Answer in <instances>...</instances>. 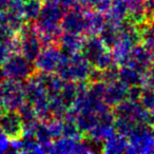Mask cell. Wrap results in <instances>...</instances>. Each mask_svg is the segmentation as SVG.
<instances>
[{
  "mask_svg": "<svg viewBox=\"0 0 154 154\" xmlns=\"http://www.w3.org/2000/svg\"><path fill=\"white\" fill-rule=\"evenodd\" d=\"M128 143V137L116 132L115 134H113L103 141V152L109 154L122 153V152L126 153Z\"/></svg>",
  "mask_w": 154,
  "mask_h": 154,
  "instance_id": "15",
  "label": "cell"
},
{
  "mask_svg": "<svg viewBox=\"0 0 154 154\" xmlns=\"http://www.w3.org/2000/svg\"><path fill=\"white\" fill-rule=\"evenodd\" d=\"M153 20H154V16H153Z\"/></svg>",
  "mask_w": 154,
  "mask_h": 154,
  "instance_id": "42",
  "label": "cell"
},
{
  "mask_svg": "<svg viewBox=\"0 0 154 154\" xmlns=\"http://www.w3.org/2000/svg\"><path fill=\"white\" fill-rule=\"evenodd\" d=\"M62 136L69 137L74 140L78 141L84 138V133L78 129L76 122H64L63 124V133Z\"/></svg>",
  "mask_w": 154,
  "mask_h": 154,
  "instance_id": "27",
  "label": "cell"
},
{
  "mask_svg": "<svg viewBox=\"0 0 154 154\" xmlns=\"http://www.w3.org/2000/svg\"><path fill=\"white\" fill-rule=\"evenodd\" d=\"M2 75L5 78L24 82L35 74L36 68L33 61L20 53H13L2 63Z\"/></svg>",
  "mask_w": 154,
  "mask_h": 154,
  "instance_id": "2",
  "label": "cell"
},
{
  "mask_svg": "<svg viewBox=\"0 0 154 154\" xmlns=\"http://www.w3.org/2000/svg\"><path fill=\"white\" fill-rule=\"evenodd\" d=\"M118 79H119V68H118V66L114 64L106 70H103L101 80L105 82L106 84H110V82H113Z\"/></svg>",
  "mask_w": 154,
  "mask_h": 154,
  "instance_id": "30",
  "label": "cell"
},
{
  "mask_svg": "<svg viewBox=\"0 0 154 154\" xmlns=\"http://www.w3.org/2000/svg\"><path fill=\"white\" fill-rule=\"evenodd\" d=\"M17 111H18V113L20 114V116H21L22 120H23L24 127L32 126V125L36 124L39 120L38 117H37L35 108L33 107L32 103H30L29 101H26Z\"/></svg>",
  "mask_w": 154,
  "mask_h": 154,
  "instance_id": "23",
  "label": "cell"
},
{
  "mask_svg": "<svg viewBox=\"0 0 154 154\" xmlns=\"http://www.w3.org/2000/svg\"><path fill=\"white\" fill-rule=\"evenodd\" d=\"M64 13L66 10L54 1L43 2L40 14L34 23L38 33H47L61 37L63 30L60 22Z\"/></svg>",
  "mask_w": 154,
  "mask_h": 154,
  "instance_id": "1",
  "label": "cell"
},
{
  "mask_svg": "<svg viewBox=\"0 0 154 154\" xmlns=\"http://www.w3.org/2000/svg\"><path fill=\"white\" fill-rule=\"evenodd\" d=\"M126 66H131L141 73H146L152 66V52L143 45L138 43L131 51Z\"/></svg>",
  "mask_w": 154,
  "mask_h": 154,
  "instance_id": "8",
  "label": "cell"
},
{
  "mask_svg": "<svg viewBox=\"0 0 154 154\" xmlns=\"http://www.w3.org/2000/svg\"><path fill=\"white\" fill-rule=\"evenodd\" d=\"M116 133L114 128V125H105V124H97L89 133H87L88 137L96 140L105 141L107 138L112 136Z\"/></svg>",
  "mask_w": 154,
  "mask_h": 154,
  "instance_id": "21",
  "label": "cell"
},
{
  "mask_svg": "<svg viewBox=\"0 0 154 154\" xmlns=\"http://www.w3.org/2000/svg\"><path fill=\"white\" fill-rule=\"evenodd\" d=\"M143 87L140 85H136V86H131L128 89V94H127V98L130 100L139 101L140 96L143 94Z\"/></svg>",
  "mask_w": 154,
  "mask_h": 154,
  "instance_id": "31",
  "label": "cell"
},
{
  "mask_svg": "<svg viewBox=\"0 0 154 154\" xmlns=\"http://www.w3.org/2000/svg\"><path fill=\"white\" fill-rule=\"evenodd\" d=\"M75 145H76V140L69 138V137L61 136L57 139H54V141H52L50 153H74Z\"/></svg>",
  "mask_w": 154,
  "mask_h": 154,
  "instance_id": "19",
  "label": "cell"
},
{
  "mask_svg": "<svg viewBox=\"0 0 154 154\" xmlns=\"http://www.w3.org/2000/svg\"><path fill=\"white\" fill-rule=\"evenodd\" d=\"M143 88H150L154 89V66L150 68L147 72L143 74Z\"/></svg>",
  "mask_w": 154,
  "mask_h": 154,
  "instance_id": "32",
  "label": "cell"
},
{
  "mask_svg": "<svg viewBox=\"0 0 154 154\" xmlns=\"http://www.w3.org/2000/svg\"><path fill=\"white\" fill-rule=\"evenodd\" d=\"M112 3H113L112 0H100V1L96 5V7H95L94 9L96 10V11L100 12V13L107 14L108 12H109V10L111 9Z\"/></svg>",
  "mask_w": 154,
  "mask_h": 154,
  "instance_id": "34",
  "label": "cell"
},
{
  "mask_svg": "<svg viewBox=\"0 0 154 154\" xmlns=\"http://www.w3.org/2000/svg\"><path fill=\"white\" fill-rule=\"evenodd\" d=\"M10 147H11V139L0 130V153L10 151Z\"/></svg>",
  "mask_w": 154,
  "mask_h": 154,
  "instance_id": "33",
  "label": "cell"
},
{
  "mask_svg": "<svg viewBox=\"0 0 154 154\" xmlns=\"http://www.w3.org/2000/svg\"><path fill=\"white\" fill-rule=\"evenodd\" d=\"M75 122L78 129L87 134L98 124V116L95 113H78Z\"/></svg>",
  "mask_w": 154,
  "mask_h": 154,
  "instance_id": "20",
  "label": "cell"
},
{
  "mask_svg": "<svg viewBox=\"0 0 154 154\" xmlns=\"http://www.w3.org/2000/svg\"><path fill=\"white\" fill-rule=\"evenodd\" d=\"M137 122H134L133 119L128 117H116L115 122H114V128H115L116 132L119 133L122 135H125L126 137L129 136L131 131L135 127Z\"/></svg>",
  "mask_w": 154,
  "mask_h": 154,
  "instance_id": "25",
  "label": "cell"
},
{
  "mask_svg": "<svg viewBox=\"0 0 154 154\" xmlns=\"http://www.w3.org/2000/svg\"><path fill=\"white\" fill-rule=\"evenodd\" d=\"M143 74L145 73L139 72L129 66H122L119 68V80H122L128 87L136 85L143 86Z\"/></svg>",
  "mask_w": 154,
  "mask_h": 154,
  "instance_id": "16",
  "label": "cell"
},
{
  "mask_svg": "<svg viewBox=\"0 0 154 154\" xmlns=\"http://www.w3.org/2000/svg\"><path fill=\"white\" fill-rule=\"evenodd\" d=\"M129 15V7L127 5L126 0H118L113 1L111 9L106 14L108 22H111L116 26H119L122 23L124 20L128 18Z\"/></svg>",
  "mask_w": 154,
  "mask_h": 154,
  "instance_id": "14",
  "label": "cell"
},
{
  "mask_svg": "<svg viewBox=\"0 0 154 154\" xmlns=\"http://www.w3.org/2000/svg\"><path fill=\"white\" fill-rule=\"evenodd\" d=\"M99 37L106 47L112 50L119 39V26L107 21L103 30L99 33Z\"/></svg>",
  "mask_w": 154,
  "mask_h": 154,
  "instance_id": "17",
  "label": "cell"
},
{
  "mask_svg": "<svg viewBox=\"0 0 154 154\" xmlns=\"http://www.w3.org/2000/svg\"><path fill=\"white\" fill-rule=\"evenodd\" d=\"M43 5V0H26L22 16L26 22H34L38 18Z\"/></svg>",
  "mask_w": 154,
  "mask_h": 154,
  "instance_id": "18",
  "label": "cell"
},
{
  "mask_svg": "<svg viewBox=\"0 0 154 154\" xmlns=\"http://www.w3.org/2000/svg\"><path fill=\"white\" fill-rule=\"evenodd\" d=\"M147 0H126L127 5L129 7V11L138 9H145V2Z\"/></svg>",
  "mask_w": 154,
  "mask_h": 154,
  "instance_id": "35",
  "label": "cell"
},
{
  "mask_svg": "<svg viewBox=\"0 0 154 154\" xmlns=\"http://www.w3.org/2000/svg\"><path fill=\"white\" fill-rule=\"evenodd\" d=\"M108 48L105 45L100 37L97 35H92V36H87L85 38L84 45L82 48V53L86 56V58L94 64L96 59L107 50Z\"/></svg>",
  "mask_w": 154,
  "mask_h": 154,
  "instance_id": "11",
  "label": "cell"
},
{
  "mask_svg": "<svg viewBox=\"0 0 154 154\" xmlns=\"http://www.w3.org/2000/svg\"><path fill=\"white\" fill-rule=\"evenodd\" d=\"M0 74H2V69H1V66H0Z\"/></svg>",
  "mask_w": 154,
  "mask_h": 154,
  "instance_id": "40",
  "label": "cell"
},
{
  "mask_svg": "<svg viewBox=\"0 0 154 154\" xmlns=\"http://www.w3.org/2000/svg\"><path fill=\"white\" fill-rule=\"evenodd\" d=\"M112 1H118V0H112Z\"/></svg>",
  "mask_w": 154,
  "mask_h": 154,
  "instance_id": "41",
  "label": "cell"
},
{
  "mask_svg": "<svg viewBox=\"0 0 154 154\" xmlns=\"http://www.w3.org/2000/svg\"><path fill=\"white\" fill-rule=\"evenodd\" d=\"M107 22V18L103 13L98 11H92L88 10L85 13V32L87 36H92V35H99L100 31L105 26Z\"/></svg>",
  "mask_w": 154,
  "mask_h": 154,
  "instance_id": "12",
  "label": "cell"
},
{
  "mask_svg": "<svg viewBox=\"0 0 154 154\" xmlns=\"http://www.w3.org/2000/svg\"><path fill=\"white\" fill-rule=\"evenodd\" d=\"M0 130L11 140L22 136L24 124L18 111H5L0 118Z\"/></svg>",
  "mask_w": 154,
  "mask_h": 154,
  "instance_id": "7",
  "label": "cell"
},
{
  "mask_svg": "<svg viewBox=\"0 0 154 154\" xmlns=\"http://www.w3.org/2000/svg\"><path fill=\"white\" fill-rule=\"evenodd\" d=\"M128 89L129 87L119 79L107 84L106 92L105 95H103V100L106 101V103L109 107L114 108L116 105L127 99Z\"/></svg>",
  "mask_w": 154,
  "mask_h": 154,
  "instance_id": "10",
  "label": "cell"
},
{
  "mask_svg": "<svg viewBox=\"0 0 154 154\" xmlns=\"http://www.w3.org/2000/svg\"><path fill=\"white\" fill-rule=\"evenodd\" d=\"M85 38L86 37H84L79 33L63 32V34L60 37L59 48L62 53L71 56L77 52H82Z\"/></svg>",
  "mask_w": 154,
  "mask_h": 154,
  "instance_id": "13",
  "label": "cell"
},
{
  "mask_svg": "<svg viewBox=\"0 0 154 154\" xmlns=\"http://www.w3.org/2000/svg\"><path fill=\"white\" fill-rule=\"evenodd\" d=\"M152 52V64L154 66V50L153 51H151Z\"/></svg>",
  "mask_w": 154,
  "mask_h": 154,
  "instance_id": "38",
  "label": "cell"
},
{
  "mask_svg": "<svg viewBox=\"0 0 154 154\" xmlns=\"http://www.w3.org/2000/svg\"><path fill=\"white\" fill-rule=\"evenodd\" d=\"M54 2H56L57 5H59L61 8H63L66 11L72 9L75 5H76L79 0H52Z\"/></svg>",
  "mask_w": 154,
  "mask_h": 154,
  "instance_id": "36",
  "label": "cell"
},
{
  "mask_svg": "<svg viewBox=\"0 0 154 154\" xmlns=\"http://www.w3.org/2000/svg\"><path fill=\"white\" fill-rule=\"evenodd\" d=\"M50 106H51V111L52 114H53V117L60 118V119H63L66 112L70 109V107L61 98L60 94L50 97Z\"/></svg>",
  "mask_w": 154,
  "mask_h": 154,
  "instance_id": "22",
  "label": "cell"
},
{
  "mask_svg": "<svg viewBox=\"0 0 154 154\" xmlns=\"http://www.w3.org/2000/svg\"><path fill=\"white\" fill-rule=\"evenodd\" d=\"M2 114H3V109L1 107H0V118H1V116H2Z\"/></svg>",
  "mask_w": 154,
  "mask_h": 154,
  "instance_id": "39",
  "label": "cell"
},
{
  "mask_svg": "<svg viewBox=\"0 0 154 154\" xmlns=\"http://www.w3.org/2000/svg\"><path fill=\"white\" fill-rule=\"evenodd\" d=\"M47 124L52 138L57 139L62 136V133H63V124H64L63 119L53 117L49 122H47Z\"/></svg>",
  "mask_w": 154,
  "mask_h": 154,
  "instance_id": "28",
  "label": "cell"
},
{
  "mask_svg": "<svg viewBox=\"0 0 154 154\" xmlns=\"http://www.w3.org/2000/svg\"><path fill=\"white\" fill-rule=\"evenodd\" d=\"M140 103L148 110H152L154 108V89L143 88V94L139 99Z\"/></svg>",
  "mask_w": 154,
  "mask_h": 154,
  "instance_id": "29",
  "label": "cell"
},
{
  "mask_svg": "<svg viewBox=\"0 0 154 154\" xmlns=\"http://www.w3.org/2000/svg\"><path fill=\"white\" fill-rule=\"evenodd\" d=\"M17 36L19 39V53L34 62L42 50L39 33L34 22H26L17 33Z\"/></svg>",
  "mask_w": 154,
  "mask_h": 154,
  "instance_id": "5",
  "label": "cell"
},
{
  "mask_svg": "<svg viewBox=\"0 0 154 154\" xmlns=\"http://www.w3.org/2000/svg\"><path fill=\"white\" fill-rule=\"evenodd\" d=\"M87 11L70 9L66 11L61 19V28L63 32L79 33L84 34L85 32V13Z\"/></svg>",
  "mask_w": 154,
  "mask_h": 154,
  "instance_id": "9",
  "label": "cell"
},
{
  "mask_svg": "<svg viewBox=\"0 0 154 154\" xmlns=\"http://www.w3.org/2000/svg\"><path fill=\"white\" fill-rule=\"evenodd\" d=\"M126 153H154V131L148 124L137 122L128 136Z\"/></svg>",
  "mask_w": 154,
  "mask_h": 154,
  "instance_id": "3",
  "label": "cell"
},
{
  "mask_svg": "<svg viewBox=\"0 0 154 154\" xmlns=\"http://www.w3.org/2000/svg\"><path fill=\"white\" fill-rule=\"evenodd\" d=\"M60 56H61V50L58 45L42 48L41 52L34 61L36 71L43 73L56 72Z\"/></svg>",
  "mask_w": 154,
  "mask_h": 154,
  "instance_id": "6",
  "label": "cell"
},
{
  "mask_svg": "<svg viewBox=\"0 0 154 154\" xmlns=\"http://www.w3.org/2000/svg\"><path fill=\"white\" fill-rule=\"evenodd\" d=\"M60 96L64 100V103L69 106V107H72V105L74 103L75 99L77 97V85L76 82H73V80H69L66 82L63 85V88H62L61 92H60Z\"/></svg>",
  "mask_w": 154,
  "mask_h": 154,
  "instance_id": "24",
  "label": "cell"
},
{
  "mask_svg": "<svg viewBox=\"0 0 154 154\" xmlns=\"http://www.w3.org/2000/svg\"><path fill=\"white\" fill-rule=\"evenodd\" d=\"M26 101L23 82L7 78L0 82V107L3 111H17Z\"/></svg>",
  "mask_w": 154,
  "mask_h": 154,
  "instance_id": "4",
  "label": "cell"
},
{
  "mask_svg": "<svg viewBox=\"0 0 154 154\" xmlns=\"http://www.w3.org/2000/svg\"><path fill=\"white\" fill-rule=\"evenodd\" d=\"M114 64H115V60H114L113 52H112L111 49H107L97 58L93 66L95 68L99 69V70H106V69L110 68Z\"/></svg>",
  "mask_w": 154,
  "mask_h": 154,
  "instance_id": "26",
  "label": "cell"
},
{
  "mask_svg": "<svg viewBox=\"0 0 154 154\" xmlns=\"http://www.w3.org/2000/svg\"><path fill=\"white\" fill-rule=\"evenodd\" d=\"M80 2L84 5V7L88 10H92L96 7L97 3L100 1V0H79Z\"/></svg>",
  "mask_w": 154,
  "mask_h": 154,
  "instance_id": "37",
  "label": "cell"
}]
</instances>
